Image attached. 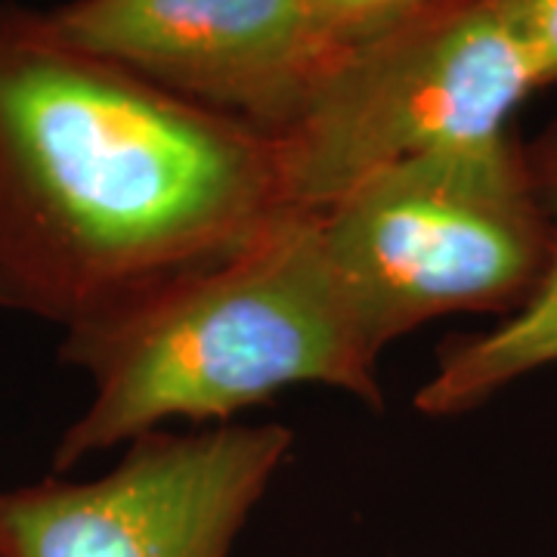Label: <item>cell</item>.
<instances>
[{
    "instance_id": "obj_1",
    "label": "cell",
    "mask_w": 557,
    "mask_h": 557,
    "mask_svg": "<svg viewBox=\"0 0 557 557\" xmlns=\"http://www.w3.org/2000/svg\"><path fill=\"white\" fill-rule=\"evenodd\" d=\"M285 218L282 143L0 3V310L65 332L239 255Z\"/></svg>"
},
{
    "instance_id": "obj_2",
    "label": "cell",
    "mask_w": 557,
    "mask_h": 557,
    "mask_svg": "<svg viewBox=\"0 0 557 557\" xmlns=\"http://www.w3.org/2000/svg\"><path fill=\"white\" fill-rule=\"evenodd\" d=\"M381 350L332 267L317 214L276 223L239 255L65 332L62 359L94 394L57 443L53 471L171 421L230 424L295 384L381 409Z\"/></svg>"
},
{
    "instance_id": "obj_3",
    "label": "cell",
    "mask_w": 557,
    "mask_h": 557,
    "mask_svg": "<svg viewBox=\"0 0 557 557\" xmlns=\"http://www.w3.org/2000/svg\"><path fill=\"white\" fill-rule=\"evenodd\" d=\"M317 220L379 350L440 317H511L555 251L530 146L515 134L394 161Z\"/></svg>"
},
{
    "instance_id": "obj_4",
    "label": "cell",
    "mask_w": 557,
    "mask_h": 557,
    "mask_svg": "<svg viewBox=\"0 0 557 557\" xmlns=\"http://www.w3.org/2000/svg\"><path fill=\"white\" fill-rule=\"evenodd\" d=\"M539 90L496 0H428L366 35L282 143L288 205L317 214L394 161L515 134Z\"/></svg>"
},
{
    "instance_id": "obj_5",
    "label": "cell",
    "mask_w": 557,
    "mask_h": 557,
    "mask_svg": "<svg viewBox=\"0 0 557 557\" xmlns=\"http://www.w3.org/2000/svg\"><path fill=\"white\" fill-rule=\"evenodd\" d=\"M292 440L285 424L164 428L97 480L0 490V557H226Z\"/></svg>"
},
{
    "instance_id": "obj_6",
    "label": "cell",
    "mask_w": 557,
    "mask_h": 557,
    "mask_svg": "<svg viewBox=\"0 0 557 557\" xmlns=\"http://www.w3.org/2000/svg\"><path fill=\"white\" fill-rule=\"evenodd\" d=\"M50 20L84 50L273 139L298 127L350 50L313 0H72Z\"/></svg>"
},
{
    "instance_id": "obj_7",
    "label": "cell",
    "mask_w": 557,
    "mask_h": 557,
    "mask_svg": "<svg viewBox=\"0 0 557 557\" xmlns=\"http://www.w3.org/2000/svg\"><path fill=\"white\" fill-rule=\"evenodd\" d=\"M542 199L555 220V251L536 295L490 332L458 335L440 347L437 366L416 394L421 416H465L508 384L557 366V124L530 146Z\"/></svg>"
},
{
    "instance_id": "obj_8",
    "label": "cell",
    "mask_w": 557,
    "mask_h": 557,
    "mask_svg": "<svg viewBox=\"0 0 557 557\" xmlns=\"http://www.w3.org/2000/svg\"><path fill=\"white\" fill-rule=\"evenodd\" d=\"M533 62L539 87L557 84V0H496Z\"/></svg>"
},
{
    "instance_id": "obj_9",
    "label": "cell",
    "mask_w": 557,
    "mask_h": 557,
    "mask_svg": "<svg viewBox=\"0 0 557 557\" xmlns=\"http://www.w3.org/2000/svg\"><path fill=\"white\" fill-rule=\"evenodd\" d=\"M421 3L428 0H313L322 25L341 44H357Z\"/></svg>"
}]
</instances>
